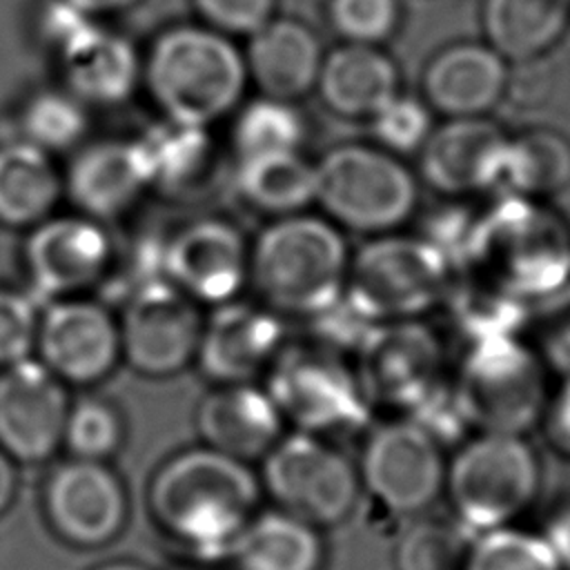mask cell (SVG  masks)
<instances>
[{
    "label": "cell",
    "mask_w": 570,
    "mask_h": 570,
    "mask_svg": "<svg viewBox=\"0 0 570 570\" xmlns=\"http://www.w3.org/2000/svg\"><path fill=\"white\" fill-rule=\"evenodd\" d=\"M261 479L252 468L207 445L183 450L154 474L149 512L171 541L203 561L227 559L258 512Z\"/></svg>",
    "instance_id": "1"
},
{
    "label": "cell",
    "mask_w": 570,
    "mask_h": 570,
    "mask_svg": "<svg viewBox=\"0 0 570 570\" xmlns=\"http://www.w3.org/2000/svg\"><path fill=\"white\" fill-rule=\"evenodd\" d=\"M350 258L332 220L278 216L249 247V281L276 314L314 318L341 301Z\"/></svg>",
    "instance_id": "2"
},
{
    "label": "cell",
    "mask_w": 570,
    "mask_h": 570,
    "mask_svg": "<svg viewBox=\"0 0 570 570\" xmlns=\"http://www.w3.org/2000/svg\"><path fill=\"white\" fill-rule=\"evenodd\" d=\"M476 276L519 298H543L570 278V229L541 200L508 196L472 223Z\"/></svg>",
    "instance_id": "3"
},
{
    "label": "cell",
    "mask_w": 570,
    "mask_h": 570,
    "mask_svg": "<svg viewBox=\"0 0 570 570\" xmlns=\"http://www.w3.org/2000/svg\"><path fill=\"white\" fill-rule=\"evenodd\" d=\"M165 118L207 127L243 96L247 69L232 38L207 24H176L151 45L142 67Z\"/></svg>",
    "instance_id": "4"
},
{
    "label": "cell",
    "mask_w": 570,
    "mask_h": 570,
    "mask_svg": "<svg viewBox=\"0 0 570 570\" xmlns=\"http://www.w3.org/2000/svg\"><path fill=\"white\" fill-rule=\"evenodd\" d=\"M541 463L523 434L479 432L445 470V494L459 521L488 532L512 525L539 497Z\"/></svg>",
    "instance_id": "5"
},
{
    "label": "cell",
    "mask_w": 570,
    "mask_h": 570,
    "mask_svg": "<svg viewBox=\"0 0 570 570\" xmlns=\"http://www.w3.org/2000/svg\"><path fill=\"white\" fill-rule=\"evenodd\" d=\"M452 394L468 425L503 434H525L541 423L550 399L539 354L517 336L474 341Z\"/></svg>",
    "instance_id": "6"
},
{
    "label": "cell",
    "mask_w": 570,
    "mask_h": 570,
    "mask_svg": "<svg viewBox=\"0 0 570 570\" xmlns=\"http://www.w3.org/2000/svg\"><path fill=\"white\" fill-rule=\"evenodd\" d=\"M452 263L428 238L381 236L352 258L343 298L370 323L416 318L450 289Z\"/></svg>",
    "instance_id": "7"
},
{
    "label": "cell",
    "mask_w": 570,
    "mask_h": 570,
    "mask_svg": "<svg viewBox=\"0 0 570 570\" xmlns=\"http://www.w3.org/2000/svg\"><path fill=\"white\" fill-rule=\"evenodd\" d=\"M314 169V203L334 225L383 234L405 223L416 207L414 174L383 147L338 145Z\"/></svg>",
    "instance_id": "8"
},
{
    "label": "cell",
    "mask_w": 570,
    "mask_h": 570,
    "mask_svg": "<svg viewBox=\"0 0 570 570\" xmlns=\"http://www.w3.org/2000/svg\"><path fill=\"white\" fill-rule=\"evenodd\" d=\"M261 485L278 510L316 528L345 521L363 490L358 468L330 441L309 432L276 441L263 456Z\"/></svg>",
    "instance_id": "9"
},
{
    "label": "cell",
    "mask_w": 570,
    "mask_h": 570,
    "mask_svg": "<svg viewBox=\"0 0 570 570\" xmlns=\"http://www.w3.org/2000/svg\"><path fill=\"white\" fill-rule=\"evenodd\" d=\"M267 392L283 421L316 436L361 425L370 405L356 372L332 347L281 350Z\"/></svg>",
    "instance_id": "10"
},
{
    "label": "cell",
    "mask_w": 570,
    "mask_h": 570,
    "mask_svg": "<svg viewBox=\"0 0 570 570\" xmlns=\"http://www.w3.org/2000/svg\"><path fill=\"white\" fill-rule=\"evenodd\" d=\"M356 468L361 485L394 514L423 512L445 490L448 463L439 439L414 419L372 430Z\"/></svg>",
    "instance_id": "11"
},
{
    "label": "cell",
    "mask_w": 570,
    "mask_h": 570,
    "mask_svg": "<svg viewBox=\"0 0 570 570\" xmlns=\"http://www.w3.org/2000/svg\"><path fill=\"white\" fill-rule=\"evenodd\" d=\"M356 352L367 403L416 412L439 387L443 347L419 318L376 323Z\"/></svg>",
    "instance_id": "12"
},
{
    "label": "cell",
    "mask_w": 570,
    "mask_h": 570,
    "mask_svg": "<svg viewBox=\"0 0 570 570\" xmlns=\"http://www.w3.org/2000/svg\"><path fill=\"white\" fill-rule=\"evenodd\" d=\"M24 269L36 301L78 296L100 283L114 261V245L89 216H49L33 225L24 243Z\"/></svg>",
    "instance_id": "13"
},
{
    "label": "cell",
    "mask_w": 570,
    "mask_h": 570,
    "mask_svg": "<svg viewBox=\"0 0 570 570\" xmlns=\"http://www.w3.org/2000/svg\"><path fill=\"white\" fill-rule=\"evenodd\" d=\"M45 517L51 530L76 548L114 541L129 517L127 490L105 461L69 459L45 483Z\"/></svg>",
    "instance_id": "14"
},
{
    "label": "cell",
    "mask_w": 570,
    "mask_h": 570,
    "mask_svg": "<svg viewBox=\"0 0 570 570\" xmlns=\"http://www.w3.org/2000/svg\"><path fill=\"white\" fill-rule=\"evenodd\" d=\"M203 321L196 303L174 285L145 289L122 303L120 352L140 374H176L196 358Z\"/></svg>",
    "instance_id": "15"
},
{
    "label": "cell",
    "mask_w": 570,
    "mask_h": 570,
    "mask_svg": "<svg viewBox=\"0 0 570 570\" xmlns=\"http://www.w3.org/2000/svg\"><path fill=\"white\" fill-rule=\"evenodd\" d=\"M36 347L47 370L76 385L105 379L122 356L118 321L98 301L80 296L47 303Z\"/></svg>",
    "instance_id": "16"
},
{
    "label": "cell",
    "mask_w": 570,
    "mask_h": 570,
    "mask_svg": "<svg viewBox=\"0 0 570 570\" xmlns=\"http://www.w3.org/2000/svg\"><path fill=\"white\" fill-rule=\"evenodd\" d=\"M65 383L40 361L0 370V450L13 461H47L60 445L69 414Z\"/></svg>",
    "instance_id": "17"
},
{
    "label": "cell",
    "mask_w": 570,
    "mask_h": 570,
    "mask_svg": "<svg viewBox=\"0 0 570 570\" xmlns=\"http://www.w3.org/2000/svg\"><path fill=\"white\" fill-rule=\"evenodd\" d=\"M171 285L194 303L220 305L249 281V247L243 234L223 218H198L165 240Z\"/></svg>",
    "instance_id": "18"
},
{
    "label": "cell",
    "mask_w": 570,
    "mask_h": 570,
    "mask_svg": "<svg viewBox=\"0 0 570 570\" xmlns=\"http://www.w3.org/2000/svg\"><path fill=\"white\" fill-rule=\"evenodd\" d=\"M510 134L485 116L445 118L421 145L423 180L450 196L501 185Z\"/></svg>",
    "instance_id": "19"
},
{
    "label": "cell",
    "mask_w": 570,
    "mask_h": 570,
    "mask_svg": "<svg viewBox=\"0 0 570 570\" xmlns=\"http://www.w3.org/2000/svg\"><path fill=\"white\" fill-rule=\"evenodd\" d=\"M281 347L283 325L274 309L227 301L203 321L196 361L218 385L249 383L274 363Z\"/></svg>",
    "instance_id": "20"
},
{
    "label": "cell",
    "mask_w": 570,
    "mask_h": 570,
    "mask_svg": "<svg viewBox=\"0 0 570 570\" xmlns=\"http://www.w3.org/2000/svg\"><path fill=\"white\" fill-rule=\"evenodd\" d=\"M505 87L508 60L476 40L441 47L421 76L425 105L445 118L485 116L503 98Z\"/></svg>",
    "instance_id": "21"
},
{
    "label": "cell",
    "mask_w": 570,
    "mask_h": 570,
    "mask_svg": "<svg viewBox=\"0 0 570 570\" xmlns=\"http://www.w3.org/2000/svg\"><path fill=\"white\" fill-rule=\"evenodd\" d=\"M203 445L240 461L263 459L281 439L283 416L267 392L249 383H225L203 396L196 410Z\"/></svg>",
    "instance_id": "22"
},
{
    "label": "cell",
    "mask_w": 570,
    "mask_h": 570,
    "mask_svg": "<svg viewBox=\"0 0 570 570\" xmlns=\"http://www.w3.org/2000/svg\"><path fill=\"white\" fill-rule=\"evenodd\" d=\"M323 56L318 36L305 22L276 16L249 36L243 53L261 96L287 102L316 87Z\"/></svg>",
    "instance_id": "23"
},
{
    "label": "cell",
    "mask_w": 570,
    "mask_h": 570,
    "mask_svg": "<svg viewBox=\"0 0 570 570\" xmlns=\"http://www.w3.org/2000/svg\"><path fill=\"white\" fill-rule=\"evenodd\" d=\"M314 89L336 116L370 120L401 94V73L379 45L343 42L323 56Z\"/></svg>",
    "instance_id": "24"
},
{
    "label": "cell",
    "mask_w": 570,
    "mask_h": 570,
    "mask_svg": "<svg viewBox=\"0 0 570 570\" xmlns=\"http://www.w3.org/2000/svg\"><path fill=\"white\" fill-rule=\"evenodd\" d=\"M62 183L82 216L94 220L118 218L149 189L134 140L87 145L71 160Z\"/></svg>",
    "instance_id": "25"
},
{
    "label": "cell",
    "mask_w": 570,
    "mask_h": 570,
    "mask_svg": "<svg viewBox=\"0 0 570 570\" xmlns=\"http://www.w3.org/2000/svg\"><path fill=\"white\" fill-rule=\"evenodd\" d=\"M56 60L67 91L85 105H118L131 96L142 73L134 45L98 20L65 45Z\"/></svg>",
    "instance_id": "26"
},
{
    "label": "cell",
    "mask_w": 570,
    "mask_h": 570,
    "mask_svg": "<svg viewBox=\"0 0 570 570\" xmlns=\"http://www.w3.org/2000/svg\"><path fill=\"white\" fill-rule=\"evenodd\" d=\"M234 570H323L321 528L285 510L256 512L227 557Z\"/></svg>",
    "instance_id": "27"
},
{
    "label": "cell",
    "mask_w": 570,
    "mask_h": 570,
    "mask_svg": "<svg viewBox=\"0 0 570 570\" xmlns=\"http://www.w3.org/2000/svg\"><path fill=\"white\" fill-rule=\"evenodd\" d=\"M481 27L508 62L534 60L570 29V0H481Z\"/></svg>",
    "instance_id": "28"
},
{
    "label": "cell",
    "mask_w": 570,
    "mask_h": 570,
    "mask_svg": "<svg viewBox=\"0 0 570 570\" xmlns=\"http://www.w3.org/2000/svg\"><path fill=\"white\" fill-rule=\"evenodd\" d=\"M62 176L51 154L24 138L0 145V223L9 227H33L51 216L60 194Z\"/></svg>",
    "instance_id": "29"
},
{
    "label": "cell",
    "mask_w": 570,
    "mask_h": 570,
    "mask_svg": "<svg viewBox=\"0 0 570 570\" xmlns=\"http://www.w3.org/2000/svg\"><path fill=\"white\" fill-rule=\"evenodd\" d=\"M147 187L163 191L189 189L203 178L214 158L207 127L165 118L134 138Z\"/></svg>",
    "instance_id": "30"
},
{
    "label": "cell",
    "mask_w": 570,
    "mask_h": 570,
    "mask_svg": "<svg viewBox=\"0 0 570 570\" xmlns=\"http://www.w3.org/2000/svg\"><path fill=\"white\" fill-rule=\"evenodd\" d=\"M570 185V138L550 127L510 136L499 187L512 196L543 200Z\"/></svg>",
    "instance_id": "31"
},
{
    "label": "cell",
    "mask_w": 570,
    "mask_h": 570,
    "mask_svg": "<svg viewBox=\"0 0 570 570\" xmlns=\"http://www.w3.org/2000/svg\"><path fill=\"white\" fill-rule=\"evenodd\" d=\"M236 187L256 209L289 216L301 214L316 196V169L301 151L238 160Z\"/></svg>",
    "instance_id": "32"
},
{
    "label": "cell",
    "mask_w": 570,
    "mask_h": 570,
    "mask_svg": "<svg viewBox=\"0 0 570 570\" xmlns=\"http://www.w3.org/2000/svg\"><path fill=\"white\" fill-rule=\"evenodd\" d=\"M305 138V122L287 100L261 96L247 102L232 127L236 160L298 151Z\"/></svg>",
    "instance_id": "33"
},
{
    "label": "cell",
    "mask_w": 570,
    "mask_h": 570,
    "mask_svg": "<svg viewBox=\"0 0 570 570\" xmlns=\"http://www.w3.org/2000/svg\"><path fill=\"white\" fill-rule=\"evenodd\" d=\"M461 570H566L552 541L514 525L481 532Z\"/></svg>",
    "instance_id": "34"
},
{
    "label": "cell",
    "mask_w": 570,
    "mask_h": 570,
    "mask_svg": "<svg viewBox=\"0 0 570 570\" xmlns=\"http://www.w3.org/2000/svg\"><path fill=\"white\" fill-rule=\"evenodd\" d=\"M27 142L51 151H62L82 140L89 127L85 102L67 89H45L33 94L20 114Z\"/></svg>",
    "instance_id": "35"
},
{
    "label": "cell",
    "mask_w": 570,
    "mask_h": 570,
    "mask_svg": "<svg viewBox=\"0 0 570 570\" xmlns=\"http://www.w3.org/2000/svg\"><path fill=\"white\" fill-rule=\"evenodd\" d=\"M448 294L452 292L448 289ZM452 316L472 343L494 336H517L523 318V301L476 276V283L452 294Z\"/></svg>",
    "instance_id": "36"
},
{
    "label": "cell",
    "mask_w": 570,
    "mask_h": 570,
    "mask_svg": "<svg viewBox=\"0 0 570 570\" xmlns=\"http://www.w3.org/2000/svg\"><path fill=\"white\" fill-rule=\"evenodd\" d=\"M470 541L456 523L416 521L396 543V570H461Z\"/></svg>",
    "instance_id": "37"
},
{
    "label": "cell",
    "mask_w": 570,
    "mask_h": 570,
    "mask_svg": "<svg viewBox=\"0 0 570 570\" xmlns=\"http://www.w3.org/2000/svg\"><path fill=\"white\" fill-rule=\"evenodd\" d=\"M122 419L114 405L85 399L69 407L62 445L73 459L107 461L122 443Z\"/></svg>",
    "instance_id": "38"
},
{
    "label": "cell",
    "mask_w": 570,
    "mask_h": 570,
    "mask_svg": "<svg viewBox=\"0 0 570 570\" xmlns=\"http://www.w3.org/2000/svg\"><path fill=\"white\" fill-rule=\"evenodd\" d=\"M332 29L356 45H381L401 24V0H327Z\"/></svg>",
    "instance_id": "39"
},
{
    "label": "cell",
    "mask_w": 570,
    "mask_h": 570,
    "mask_svg": "<svg viewBox=\"0 0 570 570\" xmlns=\"http://www.w3.org/2000/svg\"><path fill=\"white\" fill-rule=\"evenodd\" d=\"M372 134L390 154L419 151L432 131V109L423 98L399 94L376 116L370 118Z\"/></svg>",
    "instance_id": "40"
},
{
    "label": "cell",
    "mask_w": 570,
    "mask_h": 570,
    "mask_svg": "<svg viewBox=\"0 0 570 570\" xmlns=\"http://www.w3.org/2000/svg\"><path fill=\"white\" fill-rule=\"evenodd\" d=\"M38 307L33 294L0 287V367L29 358L38 336Z\"/></svg>",
    "instance_id": "41"
},
{
    "label": "cell",
    "mask_w": 570,
    "mask_h": 570,
    "mask_svg": "<svg viewBox=\"0 0 570 570\" xmlns=\"http://www.w3.org/2000/svg\"><path fill=\"white\" fill-rule=\"evenodd\" d=\"M207 27L227 36H252L274 18L278 0H191Z\"/></svg>",
    "instance_id": "42"
},
{
    "label": "cell",
    "mask_w": 570,
    "mask_h": 570,
    "mask_svg": "<svg viewBox=\"0 0 570 570\" xmlns=\"http://www.w3.org/2000/svg\"><path fill=\"white\" fill-rule=\"evenodd\" d=\"M548 436L552 445L563 454L570 456V374L568 379L550 394L543 419Z\"/></svg>",
    "instance_id": "43"
},
{
    "label": "cell",
    "mask_w": 570,
    "mask_h": 570,
    "mask_svg": "<svg viewBox=\"0 0 570 570\" xmlns=\"http://www.w3.org/2000/svg\"><path fill=\"white\" fill-rule=\"evenodd\" d=\"M16 490H18V474H16L13 459L4 450H0V517L13 503Z\"/></svg>",
    "instance_id": "44"
},
{
    "label": "cell",
    "mask_w": 570,
    "mask_h": 570,
    "mask_svg": "<svg viewBox=\"0 0 570 570\" xmlns=\"http://www.w3.org/2000/svg\"><path fill=\"white\" fill-rule=\"evenodd\" d=\"M71 2L73 7L100 18V16H107V13H118V11H125L129 7H134L138 0H67Z\"/></svg>",
    "instance_id": "45"
},
{
    "label": "cell",
    "mask_w": 570,
    "mask_h": 570,
    "mask_svg": "<svg viewBox=\"0 0 570 570\" xmlns=\"http://www.w3.org/2000/svg\"><path fill=\"white\" fill-rule=\"evenodd\" d=\"M94 570H147V568L140 566V563H134V561H109V563H102Z\"/></svg>",
    "instance_id": "46"
},
{
    "label": "cell",
    "mask_w": 570,
    "mask_h": 570,
    "mask_svg": "<svg viewBox=\"0 0 570 570\" xmlns=\"http://www.w3.org/2000/svg\"><path fill=\"white\" fill-rule=\"evenodd\" d=\"M178 570H187V568H178Z\"/></svg>",
    "instance_id": "47"
}]
</instances>
